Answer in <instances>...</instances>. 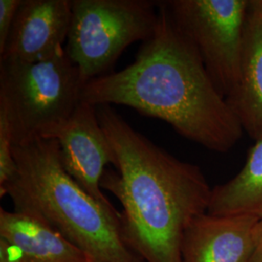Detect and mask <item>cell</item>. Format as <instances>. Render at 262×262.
<instances>
[{
    "label": "cell",
    "mask_w": 262,
    "mask_h": 262,
    "mask_svg": "<svg viewBox=\"0 0 262 262\" xmlns=\"http://www.w3.org/2000/svg\"><path fill=\"white\" fill-rule=\"evenodd\" d=\"M158 5L156 31L143 42L134 62L88 82L82 101L95 107H130L167 122L208 150L227 152L241 139L243 128L165 2Z\"/></svg>",
    "instance_id": "6da1fadb"
},
{
    "label": "cell",
    "mask_w": 262,
    "mask_h": 262,
    "mask_svg": "<svg viewBox=\"0 0 262 262\" xmlns=\"http://www.w3.org/2000/svg\"><path fill=\"white\" fill-rule=\"evenodd\" d=\"M96 111L118 170L105 172L101 187L122 203L125 242L144 262H182L187 228L211 200L203 172L135 130L112 106Z\"/></svg>",
    "instance_id": "7a4b0ae2"
},
{
    "label": "cell",
    "mask_w": 262,
    "mask_h": 262,
    "mask_svg": "<svg viewBox=\"0 0 262 262\" xmlns=\"http://www.w3.org/2000/svg\"><path fill=\"white\" fill-rule=\"evenodd\" d=\"M55 139L16 145L14 178L0 187L15 210L36 215L96 262H144L126 244L122 214L91 196L63 168Z\"/></svg>",
    "instance_id": "3957f363"
},
{
    "label": "cell",
    "mask_w": 262,
    "mask_h": 262,
    "mask_svg": "<svg viewBox=\"0 0 262 262\" xmlns=\"http://www.w3.org/2000/svg\"><path fill=\"white\" fill-rule=\"evenodd\" d=\"M84 85L66 50L38 62L0 59V107L8 115L14 146L66 121L82 102Z\"/></svg>",
    "instance_id": "277c9868"
},
{
    "label": "cell",
    "mask_w": 262,
    "mask_h": 262,
    "mask_svg": "<svg viewBox=\"0 0 262 262\" xmlns=\"http://www.w3.org/2000/svg\"><path fill=\"white\" fill-rule=\"evenodd\" d=\"M158 2L148 0H72L66 53L84 84L107 74L122 52L155 33Z\"/></svg>",
    "instance_id": "5b68a950"
},
{
    "label": "cell",
    "mask_w": 262,
    "mask_h": 262,
    "mask_svg": "<svg viewBox=\"0 0 262 262\" xmlns=\"http://www.w3.org/2000/svg\"><path fill=\"white\" fill-rule=\"evenodd\" d=\"M177 28L195 48L225 99L240 75L250 0L164 1Z\"/></svg>",
    "instance_id": "8992f818"
},
{
    "label": "cell",
    "mask_w": 262,
    "mask_h": 262,
    "mask_svg": "<svg viewBox=\"0 0 262 262\" xmlns=\"http://www.w3.org/2000/svg\"><path fill=\"white\" fill-rule=\"evenodd\" d=\"M40 137L57 141L66 172L96 201L115 209L101 190L105 166L113 164L114 159L95 106L82 101L66 121L49 128Z\"/></svg>",
    "instance_id": "52a82bcc"
},
{
    "label": "cell",
    "mask_w": 262,
    "mask_h": 262,
    "mask_svg": "<svg viewBox=\"0 0 262 262\" xmlns=\"http://www.w3.org/2000/svg\"><path fill=\"white\" fill-rule=\"evenodd\" d=\"M72 0H23L0 59H49L64 51Z\"/></svg>",
    "instance_id": "ba28073f"
},
{
    "label": "cell",
    "mask_w": 262,
    "mask_h": 262,
    "mask_svg": "<svg viewBox=\"0 0 262 262\" xmlns=\"http://www.w3.org/2000/svg\"><path fill=\"white\" fill-rule=\"evenodd\" d=\"M257 221L250 215L198 216L184 236L182 262L251 261Z\"/></svg>",
    "instance_id": "9c48e42d"
},
{
    "label": "cell",
    "mask_w": 262,
    "mask_h": 262,
    "mask_svg": "<svg viewBox=\"0 0 262 262\" xmlns=\"http://www.w3.org/2000/svg\"><path fill=\"white\" fill-rule=\"evenodd\" d=\"M0 237L17 246L27 262H91L75 244L36 215L0 209Z\"/></svg>",
    "instance_id": "30bf717a"
},
{
    "label": "cell",
    "mask_w": 262,
    "mask_h": 262,
    "mask_svg": "<svg viewBox=\"0 0 262 262\" xmlns=\"http://www.w3.org/2000/svg\"><path fill=\"white\" fill-rule=\"evenodd\" d=\"M244 132L262 139V18L249 7L245 25L240 75L226 98Z\"/></svg>",
    "instance_id": "8fae6325"
},
{
    "label": "cell",
    "mask_w": 262,
    "mask_h": 262,
    "mask_svg": "<svg viewBox=\"0 0 262 262\" xmlns=\"http://www.w3.org/2000/svg\"><path fill=\"white\" fill-rule=\"evenodd\" d=\"M207 213L262 219V139L255 141L235 177L212 188Z\"/></svg>",
    "instance_id": "7c38bea8"
},
{
    "label": "cell",
    "mask_w": 262,
    "mask_h": 262,
    "mask_svg": "<svg viewBox=\"0 0 262 262\" xmlns=\"http://www.w3.org/2000/svg\"><path fill=\"white\" fill-rule=\"evenodd\" d=\"M14 138L8 115L0 107V187L9 183L17 172L13 156Z\"/></svg>",
    "instance_id": "4fadbf2b"
},
{
    "label": "cell",
    "mask_w": 262,
    "mask_h": 262,
    "mask_svg": "<svg viewBox=\"0 0 262 262\" xmlns=\"http://www.w3.org/2000/svg\"><path fill=\"white\" fill-rule=\"evenodd\" d=\"M23 0H0V53L3 52Z\"/></svg>",
    "instance_id": "5bb4252c"
},
{
    "label": "cell",
    "mask_w": 262,
    "mask_h": 262,
    "mask_svg": "<svg viewBox=\"0 0 262 262\" xmlns=\"http://www.w3.org/2000/svg\"><path fill=\"white\" fill-rule=\"evenodd\" d=\"M0 262H27L19 248L0 237Z\"/></svg>",
    "instance_id": "9a60e30c"
},
{
    "label": "cell",
    "mask_w": 262,
    "mask_h": 262,
    "mask_svg": "<svg viewBox=\"0 0 262 262\" xmlns=\"http://www.w3.org/2000/svg\"><path fill=\"white\" fill-rule=\"evenodd\" d=\"M250 262H262V219L257 221L253 230V251Z\"/></svg>",
    "instance_id": "2e32d148"
},
{
    "label": "cell",
    "mask_w": 262,
    "mask_h": 262,
    "mask_svg": "<svg viewBox=\"0 0 262 262\" xmlns=\"http://www.w3.org/2000/svg\"><path fill=\"white\" fill-rule=\"evenodd\" d=\"M250 9L253 10L262 18V0H250Z\"/></svg>",
    "instance_id": "e0dca14e"
},
{
    "label": "cell",
    "mask_w": 262,
    "mask_h": 262,
    "mask_svg": "<svg viewBox=\"0 0 262 262\" xmlns=\"http://www.w3.org/2000/svg\"><path fill=\"white\" fill-rule=\"evenodd\" d=\"M91 262H96V261H91Z\"/></svg>",
    "instance_id": "ac0fdd59"
}]
</instances>
